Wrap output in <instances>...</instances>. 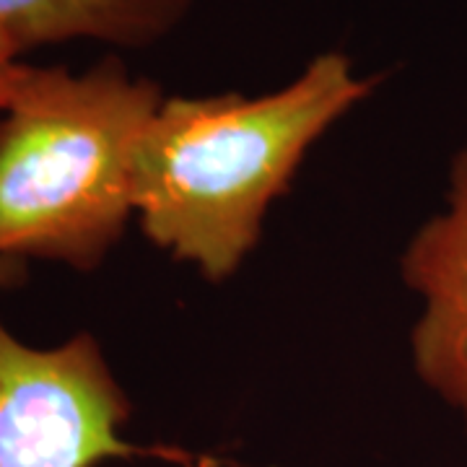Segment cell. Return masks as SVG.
Returning <instances> with one entry per match:
<instances>
[{"label":"cell","mask_w":467,"mask_h":467,"mask_svg":"<svg viewBox=\"0 0 467 467\" xmlns=\"http://www.w3.org/2000/svg\"><path fill=\"white\" fill-rule=\"evenodd\" d=\"M368 91L346 55L325 52L263 97L164 99L135 150L143 234L213 281L232 275L304 153Z\"/></svg>","instance_id":"cell-1"},{"label":"cell","mask_w":467,"mask_h":467,"mask_svg":"<svg viewBox=\"0 0 467 467\" xmlns=\"http://www.w3.org/2000/svg\"><path fill=\"white\" fill-rule=\"evenodd\" d=\"M161 101L119 57L24 67L0 109V257L99 265L135 211V150Z\"/></svg>","instance_id":"cell-2"},{"label":"cell","mask_w":467,"mask_h":467,"mask_svg":"<svg viewBox=\"0 0 467 467\" xmlns=\"http://www.w3.org/2000/svg\"><path fill=\"white\" fill-rule=\"evenodd\" d=\"M130 402L88 333L32 348L0 322V467H97L143 454L119 429Z\"/></svg>","instance_id":"cell-3"},{"label":"cell","mask_w":467,"mask_h":467,"mask_svg":"<svg viewBox=\"0 0 467 467\" xmlns=\"http://www.w3.org/2000/svg\"><path fill=\"white\" fill-rule=\"evenodd\" d=\"M402 275L423 299L413 330L418 377L462 416L467 431V143L451 161L447 211L418 229Z\"/></svg>","instance_id":"cell-4"},{"label":"cell","mask_w":467,"mask_h":467,"mask_svg":"<svg viewBox=\"0 0 467 467\" xmlns=\"http://www.w3.org/2000/svg\"><path fill=\"white\" fill-rule=\"evenodd\" d=\"M192 0H0V29L21 52L94 39L115 47H149L167 36Z\"/></svg>","instance_id":"cell-5"},{"label":"cell","mask_w":467,"mask_h":467,"mask_svg":"<svg viewBox=\"0 0 467 467\" xmlns=\"http://www.w3.org/2000/svg\"><path fill=\"white\" fill-rule=\"evenodd\" d=\"M21 47L18 42L8 32L0 29V109L8 104L14 88H16L18 78L24 76L26 63H21Z\"/></svg>","instance_id":"cell-6"},{"label":"cell","mask_w":467,"mask_h":467,"mask_svg":"<svg viewBox=\"0 0 467 467\" xmlns=\"http://www.w3.org/2000/svg\"><path fill=\"white\" fill-rule=\"evenodd\" d=\"M21 278H24V263L21 260L0 257V288L16 285Z\"/></svg>","instance_id":"cell-7"}]
</instances>
